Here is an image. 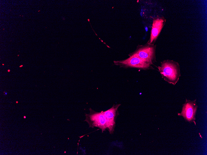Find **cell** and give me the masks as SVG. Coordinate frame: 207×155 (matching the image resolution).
<instances>
[{
    "label": "cell",
    "mask_w": 207,
    "mask_h": 155,
    "mask_svg": "<svg viewBox=\"0 0 207 155\" xmlns=\"http://www.w3.org/2000/svg\"><path fill=\"white\" fill-rule=\"evenodd\" d=\"M26 118V117L25 116H24V118Z\"/></svg>",
    "instance_id": "obj_8"
},
{
    "label": "cell",
    "mask_w": 207,
    "mask_h": 155,
    "mask_svg": "<svg viewBox=\"0 0 207 155\" xmlns=\"http://www.w3.org/2000/svg\"><path fill=\"white\" fill-rule=\"evenodd\" d=\"M10 71V70H8V71H9H9Z\"/></svg>",
    "instance_id": "obj_10"
},
{
    "label": "cell",
    "mask_w": 207,
    "mask_h": 155,
    "mask_svg": "<svg viewBox=\"0 0 207 155\" xmlns=\"http://www.w3.org/2000/svg\"><path fill=\"white\" fill-rule=\"evenodd\" d=\"M114 62L116 65L125 67H134L143 70L153 68L152 65L132 54L130 55L129 58L125 60L114 61Z\"/></svg>",
    "instance_id": "obj_4"
},
{
    "label": "cell",
    "mask_w": 207,
    "mask_h": 155,
    "mask_svg": "<svg viewBox=\"0 0 207 155\" xmlns=\"http://www.w3.org/2000/svg\"><path fill=\"white\" fill-rule=\"evenodd\" d=\"M156 45L146 43L138 46L136 50L132 54L136 55L151 65L156 61Z\"/></svg>",
    "instance_id": "obj_2"
},
{
    "label": "cell",
    "mask_w": 207,
    "mask_h": 155,
    "mask_svg": "<svg viewBox=\"0 0 207 155\" xmlns=\"http://www.w3.org/2000/svg\"><path fill=\"white\" fill-rule=\"evenodd\" d=\"M16 103H18V101H16Z\"/></svg>",
    "instance_id": "obj_11"
},
{
    "label": "cell",
    "mask_w": 207,
    "mask_h": 155,
    "mask_svg": "<svg viewBox=\"0 0 207 155\" xmlns=\"http://www.w3.org/2000/svg\"><path fill=\"white\" fill-rule=\"evenodd\" d=\"M89 110L90 113L89 114H86V119L84 121L88 123L89 127H99L101 129L103 132L107 129V127L106 119L103 111L96 112L90 108Z\"/></svg>",
    "instance_id": "obj_3"
},
{
    "label": "cell",
    "mask_w": 207,
    "mask_h": 155,
    "mask_svg": "<svg viewBox=\"0 0 207 155\" xmlns=\"http://www.w3.org/2000/svg\"><path fill=\"white\" fill-rule=\"evenodd\" d=\"M158 68L162 78L168 83L175 85L178 82L181 74L180 65L177 62L165 60L161 62Z\"/></svg>",
    "instance_id": "obj_1"
},
{
    "label": "cell",
    "mask_w": 207,
    "mask_h": 155,
    "mask_svg": "<svg viewBox=\"0 0 207 155\" xmlns=\"http://www.w3.org/2000/svg\"><path fill=\"white\" fill-rule=\"evenodd\" d=\"M197 107L196 99L193 101L186 99L185 103L183 105L181 113L178 114L183 116L189 122L194 123L196 125L195 117Z\"/></svg>",
    "instance_id": "obj_5"
},
{
    "label": "cell",
    "mask_w": 207,
    "mask_h": 155,
    "mask_svg": "<svg viewBox=\"0 0 207 155\" xmlns=\"http://www.w3.org/2000/svg\"><path fill=\"white\" fill-rule=\"evenodd\" d=\"M22 66H23V65H22L21 66H20V67H22Z\"/></svg>",
    "instance_id": "obj_9"
},
{
    "label": "cell",
    "mask_w": 207,
    "mask_h": 155,
    "mask_svg": "<svg viewBox=\"0 0 207 155\" xmlns=\"http://www.w3.org/2000/svg\"><path fill=\"white\" fill-rule=\"evenodd\" d=\"M120 105L121 104H114L110 109L105 111H103L106 119L107 129L110 134L114 133L116 119L119 114L118 109Z\"/></svg>",
    "instance_id": "obj_7"
},
{
    "label": "cell",
    "mask_w": 207,
    "mask_h": 155,
    "mask_svg": "<svg viewBox=\"0 0 207 155\" xmlns=\"http://www.w3.org/2000/svg\"><path fill=\"white\" fill-rule=\"evenodd\" d=\"M166 22V19L163 16H157L153 18L150 37L147 44L154 45Z\"/></svg>",
    "instance_id": "obj_6"
}]
</instances>
